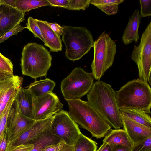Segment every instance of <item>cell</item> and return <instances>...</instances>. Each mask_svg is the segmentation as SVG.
I'll return each instance as SVG.
<instances>
[{
	"mask_svg": "<svg viewBox=\"0 0 151 151\" xmlns=\"http://www.w3.org/2000/svg\"><path fill=\"white\" fill-rule=\"evenodd\" d=\"M36 20L46 42L44 45L49 48L50 51L58 52L61 51L62 47L61 38L41 20L36 19Z\"/></svg>",
	"mask_w": 151,
	"mask_h": 151,
	"instance_id": "obj_18",
	"label": "cell"
},
{
	"mask_svg": "<svg viewBox=\"0 0 151 151\" xmlns=\"http://www.w3.org/2000/svg\"><path fill=\"white\" fill-rule=\"evenodd\" d=\"M53 115L44 119L36 121L12 145L32 144L43 134L50 131Z\"/></svg>",
	"mask_w": 151,
	"mask_h": 151,
	"instance_id": "obj_13",
	"label": "cell"
},
{
	"mask_svg": "<svg viewBox=\"0 0 151 151\" xmlns=\"http://www.w3.org/2000/svg\"><path fill=\"white\" fill-rule=\"evenodd\" d=\"M50 6L54 7H61L66 9L69 0H47Z\"/></svg>",
	"mask_w": 151,
	"mask_h": 151,
	"instance_id": "obj_35",
	"label": "cell"
},
{
	"mask_svg": "<svg viewBox=\"0 0 151 151\" xmlns=\"http://www.w3.org/2000/svg\"><path fill=\"white\" fill-rule=\"evenodd\" d=\"M69 107L68 114L81 127L97 138L104 137L111 127L87 101L81 99L66 100Z\"/></svg>",
	"mask_w": 151,
	"mask_h": 151,
	"instance_id": "obj_2",
	"label": "cell"
},
{
	"mask_svg": "<svg viewBox=\"0 0 151 151\" xmlns=\"http://www.w3.org/2000/svg\"><path fill=\"white\" fill-rule=\"evenodd\" d=\"M63 106L57 95L53 92L34 97V119L40 120L53 116L62 110Z\"/></svg>",
	"mask_w": 151,
	"mask_h": 151,
	"instance_id": "obj_11",
	"label": "cell"
},
{
	"mask_svg": "<svg viewBox=\"0 0 151 151\" xmlns=\"http://www.w3.org/2000/svg\"><path fill=\"white\" fill-rule=\"evenodd\" d=\"M14 75L13 65L11 60L0 52V81Z\"/></svg>",
	"mask_w": 151,
	"mask_h": 151,
	"instance_id": "obj_26",
	"label": "cell"
},
{
	"mask_svg": "<svg viewBox=\"0 0 151 151\" xmlns=\"http://www.w3.org/2000/svg\"><path fill=\"white\" fill-rule=\"evenodd\" d=\"M115 92L119 109H139L151 114V88L148 83L139 78L134 79Z\"/></svg>",
	"mask_w": 151,
	"mask_h": 151,
	"instance_id": "obj_3",
	"label": "cell"
},
{
	"mask_svg": "<svg viewBox=\"0 0 151 151\" xmlns=\"http://www.w3.org/2000/svg\"><path fill=\"white\" fill-rule=\"evenodd\" d=\"M124 0H90V4L96 6L106 14H116L118 11L119 5Z\"/></svg>",
	"mask_w": 151,
	"mask_h": 151,
	"instance_id": "obj_22",
	"label": "cell"
},
{
	"mask_svg": "<svg viewBox=\"0 0 151 151\" xmlns=\"http://www.w3.org/2000/svg\"><path fill=\"white\" fill-rule=\"evenodd\" d=\"M23 79L17 75L0 81V118L12 97L22 86Z\"/></svg>",
	"mask_w": 151,
	"mask_h": 151,
	"instance_id": "obj_15",
	"label": "cell"
},
{
	"mask_svg": "<svg viewBox=\"0 0 151 151\" xmlns=\"http://www.w3.org/2000/svg\"><path fill=\"white\" fill-rule=\"evenodd\" d=\"M131 147L124 146H116L112 151H130Z\"/></svg>",
	"mask_w": 151,
	"mask_h": 151,
	"instance_id": "obj_38",
	"label": "cell"
},
{
	"mask_svg": "<svg viewBox=\"0 0 151 151\" xmlns=\"http://www.w3.org/2000/svg\"><path fill=\"white\" fill-rule=\"evenodd\" d=\"M94 79L92 73L87 72L80 67L76 68L61 82V90L65 99H81L90 91Z\"/></svg>",
	"mask_w": 151,
	"mask_h": 151,
	"instance_id": "obj_7",
	"label": "cell"
},
{
	"mask_svg": "<svg viewBox=\"0 0 151 151\" xmlns=\"http://www.w3.org/2000/svg\"><path fill=\"white\" fill-rule=\"evenodd\" d=\"M141 11L140 14L142 17L151 15V0H139Z\"/></svg>",
	"mask_w": 151,
	"mask_h": 151,
	"instance_id": "obj_31",
	"label": "cell"
},
{
	"mask_svg": "<svg viewBox=\"0 0 151 151\" xmlns=\"http://www.w3.org/2000/svg\"><path fill=\"white\" fill-rule=\"evenodd\" d=\"M6 4L16 8L15 4L17 0H3Z\"/></svg>",
	"mask_w": 151,
	"mask_h": 151,
	"instance_id": "obj_40",
	"label": "cell"
},
{
	"mask_svg": "<svg viewBox=\"0 0 151 151\" xmlns=\"http://www.w3.org/2000/svg\"><path fill=\"white\" fill-rule=\"evenodd\" d=\"M96 142L81 133L73 145L74 151H96Z\"/></svg>",
	"mask_w": 151,
	"mask_h": 151,
	"instance_id": "obj_24",
	"label": "cell"
},
{
	"mask_svg": "<svg viewBox=\"0 0 151 151\" xmlns=\"http://www.w3.org/2000/svg\"><path fill=\"white\" fill-rule=\"evenodd\" d=\"M50 132L65 144L73 146L81 133L67 111L61 110L53 115Z\"/></svg>",
	"mask_w": 151,
	"mask_h": 151,
	"instance_id": "obj_9",
	"label": "cell"
},
{
	"mask_svg": "<svg viewBox=\"0 0 151 151\" xmlns=\"http://www.w3.org/2000/svg\"><path fill=\"white\" fill-rule=\"evenodd\" d=\"M47 6H50L47 0H17L15 4L16 8L24 12Z\"/></svg>",
	"mask_w": 151,
	"mask_h": 151,
	"instance_id": "obj_25",
	"label": "cell"
},
{
	"mask_svg": "<svg viewBox=\"0 0 151 151\" xmlns=\"http://www.w3.org/2000/svg\"><path fill=\"white\" fill-rule=\"evenodd\" d=\"M25 28L31 32L35 37L40 39L44 43V45L46 44L41 30L38 26L36 19H34L31 17H29L27 19Z\"/></svg>",
	"mask_w": 151,
	"mask_h": 151,
	"instance_id": "obj_27",
	"label": "cell"
},
{
	"mask_svg": "<svg viewBox=\"0 0 151 151\" xmlns=\"http://www.w3.org/2000/svg\"><path fill=\"white\" fill-rule=\"evenodd\" d=\"M59 151H74L73 146L68 145L65 144L62 148Z\"/></svg>",
	"mask_w": 151,
	"mask_h": 151,
	"instance_id": "obj_39",
	"label": "cell"
},
{
	"mask_svg": "<svg viewBox=\"0 0 151 151\" xmlns=\"http://www.w3.org/2000/svg\"><path fill=\"white\" fill-rule=\"evenodd\" d=\"M90 0H69L66 9L69 10H85L90 4Z\"/></svg>",
	"mask_w": 151,
	"mask_h": 151,
	"instance_id": "obj_28",
	"label": "cell"
},
{
	"mask_svg": "<svg viewBox=\"0 0 151 151\" xmlns=\"http://www.w3.org/2000/svg\"><path fill=\"white\" fill-rule=\"evenodd\" d=\"M52 57L43 45L29 43L24 47L20 65L22 74L36 79L45 76L51 65Z\"/></svg>",
	"mask_w": 151,
	"mask_h": 151,
	"instance_id": "obj_4",
	"label": "cell"
},
{
	"mask_svg": "<svg viewBox=\"0 0 151 151\" xmlns=\"http://www.w3.org/2000/svg\"><path fill=\"white\" fill-rule=\"evenodd\" d=\"M62 40L65 46V55L73 61L80 59L93 47L91 32L85 27L63 25Z\"/></svg>",
	"mask_w": 151,
	"mask_h": 151,
	"instance_id": "obj_5",
	"label": "cell"
},
{
	"mask_svg": "<svg viewBox=\"0 0 151 151\" xmlns=\"http://www.w3.org/2000/svg\"><path fill=\"white\" fill-rule=\"evenodd\" d=\"M33 147L32 144H23L17 146L12 145L8 151H31Z\"/></svg>",
	"mask_w": 151,
	"mask_h": 151,
	"instance_id": "obj_34",
	"label": "cell"
},
{
	"mask_svg": "<svg viewBox=\"0 0 151 151\" xmlns=\"http://www.w3.org/2000/svg\"><path fill=\"white\" fill-rule=\"evenodd\" d=\"M61 140L50 131L46 133L32 144L33 147L31 151H42L48 146L59 142Z\"/></svg>",
	"mask_w": 151,
	"mask_h": 151,
	"instance_id": "obj_23",
	"label": "cell"
},
{
	"mask_svg": "<svg viewBox=\"0 0 151 151\" xmlns=\"http://www.w3.org/2000/svg\"><path fill=\"white\" fill-rule=\"evenodd\" d=\"M35 121L24 115L20 111L14 100L10 109L7 120V127L9 130V148L12 143Z\"/></svg>",
	"mask_w": 151,
	"mask_h": 151,
	"instance_id": "obj_10",
	"label": "cell"
},
{
	"mask_svg": "<svg viewBox=\"0 0 151 151\" xmlns=\"http://www.w3.org/2000/svg\"><path fill=\"white\" fill-rule=\"evenodd\" d=\"M9 130L7 127L0 136V151H8L10 147L9 141Z\"/></svg>",
	"mask_w": 151,
	"mask_h": 151,
	"instance_id": "obj_30",
	"label": "cell"
},
{
	"mask_svg": "<svg viewBox=\"0 0 151 151\" xmlns=\"http://www.w3.org/2000/svg\"><path fill=\"white\" fill-rule=\"evenodd\" d=\"M41 21L50 28L56 34L58 37L60 38L61 35L63 34V32L62 27L55 22L50 23L46 21L42 20Z\"/></svg>",
	"mask_w": 151,
	"mask_h": 151,
	"instance_id": "obj_33",
	"label": "cell"
},
{
	"mask_svg": "<svg viewBox=\"0 0 151 151\" xmlns=\"http://www.w3.org/2000/svg\"><path fill=\"white\" fill-rule=\"evenodd\" d=\"M0 1H1V0H0Z\"/></svg>",
	"mask_w": 151,
	"mask_h": 151,
	"instance_id": "obj_41",
	"label": "cell"
},
{
	"mask_svg": "<svg viewBox=\"0 0 151 151\" xmlns=\"http://www.w3.org/2000/svg\"><path fill=\"white\" fill-rule=\"evenodd\" d=\"M142 18L139 11L137 9H136L132 15L129 17L122 37V41L125 45L138 42L139 39L138 29Z\"/></svg>",
	"mask_w": 151,
	"mask_h": 151,
	"instance_id": "obj_16",
	"label": "cell"
},
{
	"mask_svg": "<svg viewBox=\"0 0 151 151\" xmlns=\"http://www.w3.org/2000/svg\"><path fill=\"white\" fill-rule=\"evenodd\" d=\"M131 57L137 66L139 78L151 85V22L143 32L139 45L134 46Z\"/></svg>",
	"mask_w": 151,
	"mask_h": 151,
	"instance_id": "obj_8",
	"label": "cell"
},
{
	"mask_svg": "<svg viewBox=\"0 0 151 151\" xmlns=\"http://www.w3.org/2000/svg\"><path fill=\"white\" fill-rule=\"evenodd\" d=\"M123 129L126 133L132 145L151 136V128L120 114Z\"/></svg>",
	"mask_w": 151,
	"mask_h": 151,
	"instance_id": "obj_14",
	"label": "cell"
},
{
	"mask_svg": "<svg viewBox=\"0 0 151 151\" xmlns=\"http://www.w3.org/2000/svg\"><path fill=\"white\" fill-rule=\"evenodd\" d=\"M34 97L27 88L21 86L18 90L15 101L20 111L25 116L34 119L33 113Z\"/></svg>",
	"mask_w": 151,
	"mask_h": 151,
	"instance_id": "obj_17",
	"label": "cell"
},
{
	"mask_svg": "<svg viewBox=\"0 0 151 151\" xmlns=\"http://www.w3.org/2000/svg\"><path fill=\"white\" fill-rule=\"evenodd\" d=\"M130 151H151V136L132 145Z\"/></svg>",
	"mask_w": 151,
	"mask_h": 151,
	"instance_id": "obj_29",
	"label": "cell"
},
{
	"mask_svg": "<svg viewBox=\"0 0 151 151\" xmlns=\"http://www.w3.org/2000/svg\"><path fill=\"white\" fill-rule=\"evenodd\" d=\"M65 143L61 141L58 143L50 145L42 151H59L63 146Z\"/></svg>",
	"mask_w": 151,
	"mask_h": 151,
	"instance_id": "obj_36",
	"label": "cell"
},
{
	"mask_svg": "<svg viewBox=\"0 0 151 151\" xmlns=\"http://www.w3.org/2000/svg\"><path fill=\"white\" fill-rule=\"evenodd\" d=\"M25 12L0 1V37L25 20Z\"/></svg>",
	"mask_w": 151,
	"mask_h": 151,
	"instance_id": "obj_12",
	"label": "cell"
},
{
	"mask_svg": "<svg viewBox=\"0 0 151 151\" xmlns=\"http://www.w3.org/2000/svg\"><path fill=\"white\" fill-rule=\"evenodd\" d=\"M56 83L48 78L36 81L31 83L27 87L34 97H38L45 93L53 92Z\"/></svg>",
	"mask_w": 151,
	"mask_h": 151,
	"instance_id": "obj_20",
	"label": "cell"
},
{
	"mask_svg": "<svg viewBox=\"0 0 151 151\" xmlns=\"http://www.w3.org/2000/svg\"><path fill=\"white\" fill-rule=\"evenodd\" d=\"M25 28V27L22 26L20 24H18L13 28L0 37V43L3 42L12 36L17 35L18 32L22 31Z\"/></svg>",
	"mask_w": 151,
	"mask_h": 151,
	"instance_id": "obj_32",
	"label": "cell"
},
{
	"mask_svg": "<svg viewBox=\"0 0 151 151\" xmlns=\"http://www.w3.org/2000/svg\"><path fill=\"white\" fill-rule=\"evenodd\" d=\"M103 142L115 146H124L131 147L132 144L123 129H110L104 136Z\"/></svg>",
	"mask_w": 151,
	"mask_h": 151,
	"instance_id": "obj_19",
	"label": "cell"
},
{
	"mask_svg": "<svg viewBox=\"0 0 151 151\" xmlns=\"http://www.w3.org/2000/svg\"><path fill=\"white\" fill-rule=\"evenodd\" d=\"M116 146L103 142L96 151H112Z\"/></svg>",
	"mask_w": 151,
	"mask_h": 151,
	"instance_id": "obj_37",
	"label": "cell"
},
{
	"mask_svg": "<svg viewBox=\"0 0 151 151\" xmlns=\"http://www.w3.org/2000/svg\"><path fill=\"white\" fill-rule=\"evenodd\" d=\"M120 114L151 128V118L145 111L136 109H120Z\"/></svg>",
	"mask_w": 151,
	"mask_h": 151,
	"instance_id": "obj_21",
	"label": "cell"
},
{
	"mask_svg": "<svg viewBox=\"0 0 151 151\" xmlns=\"http://www.w3.org/2000/svg\"><path fill=\"white\" fill-rule=\"evenodd\" d=\"M115 91L109 84L100 80L95 82L87 94V102L115 129L122 127Z\"/></svg>",
	"mask_w": 151,
	"mask_h": 151,
	"instance_id": "obj_1",
	"label": "cell"
},
{
	"mask_svg": "<svg viewBox=\"0 0 151 151\" xmlns=\"http://www.w3.org/2000/svg\"><path fill=\"white\" fill-rule=\"evenodd\" d=\"M94 57L91 67L95 79L99 80L113 63L116 53L115 42L105 31L94 42Z\"/></svg>",
	"mask_w": 151,
	"mask_h": 151,
	"instance_id": "obj_6",
	"label": "cell"
}]
</instances>
